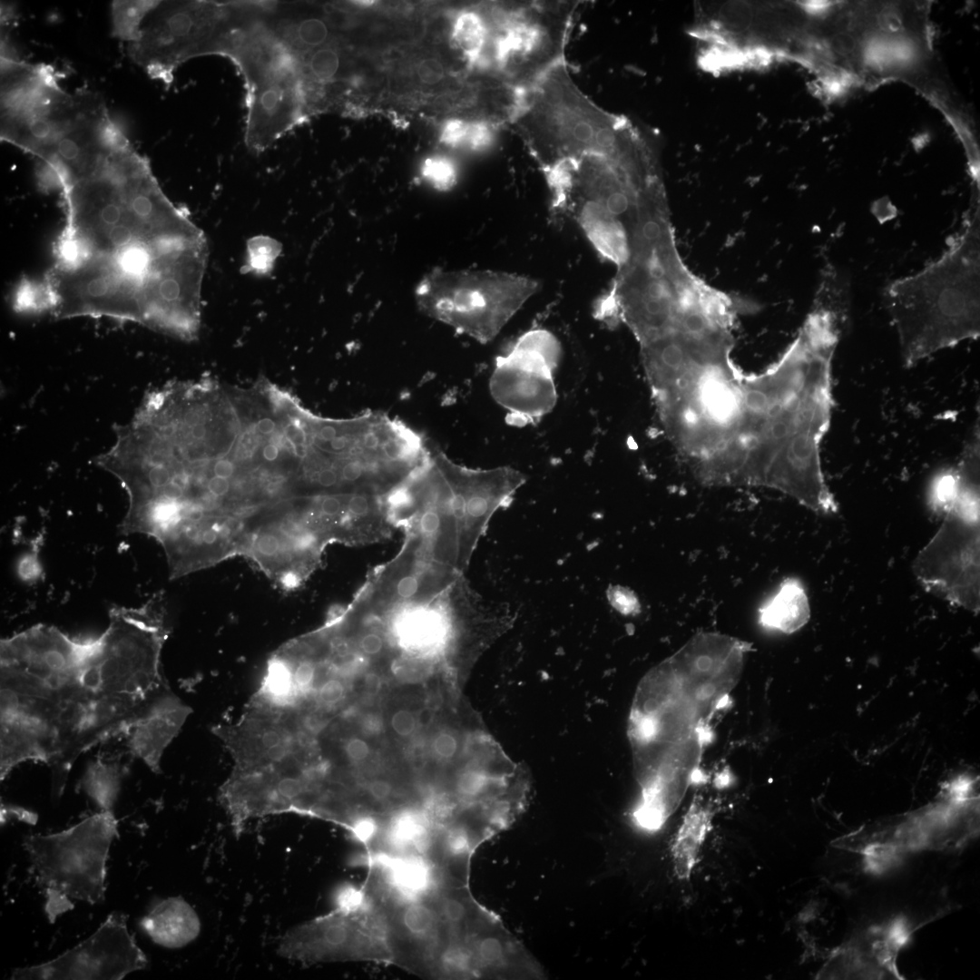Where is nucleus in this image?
Masks as SVG:
<instances>
[{"instance_id": "1", "label": "nucleus", "mask_w": 980, "mask_h": 980, "mask_svg": "<svg viewBox=\"0 0 980 980\" xmlns=\"http://www.w3.org/2000/svg\"><path fill=\"white\" fill-rule=\"evenodd\" d=\"M61 191L66 223L49 275L89 310L109 314L143 302L173 259L201 242L132 146Z\"/></svg>"}, {"instance_id": "2", "label": "nucleus", "mask_w": 980, "mask_h": 980, "mask_svg": "<svg viewBox=\"0 0 980 980\" xmlns=\"http://www.w3.org/2000/svg\"><path fill=\"white\" fill-rule=\"evenodd\" d=\"M848 290L822 280L796 338L780 358L745 376L737 440V484L779 491L822 514L838 511L823 475L820 444L831 420L832 360Z\"/></svg>"}, {"instance_id": "3", "label": "nucleus", "mask_w": 980, "mask_h": 980, "mask_svg": "<svg viewBox=\"0 0 980 980\" xmlns=\"http://www.w3.org/2000/svg\"><path fill=\"white\" fill-rule=\"evenodd\" d=\"M750 650L738 638L698 632L642 679L628 724L640 788L632 820L639 829L660 830L701 779L710 723L727 706Z\"/></svg>"}, {"instance_id": "4", "label": "nucleus", "mask_w": 980, "mask_h": 980, "mask_svg": "<svg viewBox=\"0 0 980 980\" xmlns=\"http://www.w3.org/2000/svg\"><path fill=\"white\" fill-rule=\"evenodd\" d=\"M362 890L381 920L390 964L426 979H543V967L480 904L470 886L416 889L369 877Z\"/></svg>"}, {"instance_id": "5", "label": "nucleus", "mask_w": 980, "mask_h": 980, "mask_svg": "<svg viewBox=\"0 0 980 980\" xmlns=\"http://www.w3.org/2000/svg\"><path fill=\"white\" fill-rule=\"evenodd\" d=\"M90 642L58 636L1 665V723L26 758L49 765L64 788L74 761L133 721L81 677Z\"/></svg>"}, {"instance_id": "6", "label": "nucleus", "mask_w": 980, "mask_h": 980, "mask_svg": "<svg viewBox=\"0 0 980 980\" xmlns=\"http://www.w3.org/2000/svg\"><path fill=\"white\" fill-rule=\"evenodd\" d=\"M525 482L511 466L470 468L428 444L424 463L387 503L419 558L465 573L492 517Z\"/></svg>"}, {"instance_id": "7", "label": "nucleus", "mask_w": 980, "mask_h": 980, "mask_svg": "<svg viewBox=\"0 0 980 980\" xmlns=\"http://www.w3.org/2000/svg\"><path fill=\"white\" fill-rule=\"evenodd\" d=\"M884 301L906 368L980 334V220L974 207L944 251L889 283Z\"/></svg>"}, {"instance_id": "8", "label": "nucleus", "mask_w": 980, "mask_h": 980, "mask_svg": "<svg viewBox=\"0 0 980 980\" xmlns=\"http://www.w3.org/2000/svg\"><path fill=\"white\" fill-rule=\"evenodd\" d=\"M510 123L543 172L583 154L623 160L652 151L628 120L579 88L565 60L521 92Z\"/></svg>"}, {"instance_id": "9", "label": "nucleus", "mask_w": 980, "mask_h": 980, "mask_svg": "<svg viewBox=\"0 0 980 980\" xmlns=\"http://www.w3.org/2000/svg\"><path fill=\"white\" fill-rule=\"evenodd\" d=\"M251 2L219 55L230 59L245 87L246 146L261 152L312 116L298 58L273 33Z\"/></svg>"}, {"instance_id": "10", "label": "nucleus", "mask_w": 980, "mask_h": 980, "mask_svg": "<svg viewBox=\"0 0 980 980\" xmlns=\"http://www.w3.org/2000/svg\"><path fill=\"white\" fill-rule=\"evenodd\" d=\"M245 9L243 1H114L113 34L150 77L170 84L182 63L218 55Z\"/></svg>"}, {"instance_id": "11", "label": "nucleus", "mask_w": 980, "mask_h": 980, "mask_svg": "<svg viewBox=\"0 0 980 980\" xmlns=\"http://www.w3.org/2000/svg\"><path fill=\"white\" fill-rule=\"evenodd\" d=\"M580 1H525L480 5L487 27L479 73L519 90L558 63Z\"/></svg>"}, {"instance_id": "12", "label": "nucleus", "mask_w": 980, "mask_h": 980, "mask_svg": "<svg viewBox=\"0 0 980 980\" xmlns=\"http://www.w3.org/2000/svg\"><path fill=\"white\" fill-rule=\"evenodd\" d=\"M118 837L113 811L100 810L63 831L24 838L50 923L72 910L73 900L91 905L103 902L109 849Z\"/></svg>"}, {"instance_id": "13", "label": "nucleus", "mask_w": 980, "mask_h": 980, "mask_svg": "<svg viewBox=\"0 0 980 980\" xmlns=\"http://www.w3.org/2000/svg\"><path fill=\"white\" fill-rule=\"evenodd\" d=\"M536 279L494 270H433L415 289L426 316L485 344L538 289Z\"/></svg>"}, {"instance_id": "14", "label": "nucleus", "mask_w": 980, "mask_h": 980, "mask_svg": "<svg viewBox=\"0 0 980 980\" xmlns=\"http://www.w3.org/2000/svg\"><path fill=\"white\" fill-rule=\"evenodd\" d=\"M280 956L303 965L336 962L390 964L384 928L358 887L348 888L328 913L290 928L281 938Z\"/></svg>"}, {"instance_id": "15", "label": "nucleus", "mask_w": 980, "mask_h": 980, "mask_svg": "<svg viewBox=\"0 0 980 980\" xmlns=\"http://www.w3.org/2000/svg\"><path fill=\"white\" fill-rule=\"evenodd\" d=\"M944 514L939 529L916 556L913 573L926 590L952 604L978 612L979 503L955 501Z\"/></svg>"}, {"instance_id": "16", "label": "nucleus", "mask_w": 980, "mask_h": 980, "mask_svg": "<svg viewBox=\"0 0 980 980\" xmlns=\"http://www.w3.org/2000/svg\"><path fill=\"white\" fill-rule=\"evenodd\" d=\"M561 358L557 338L544 328L530 329L495 359L489 388L514 426L536 423L557 401L554 372Z\"/></svg>"}, {"instance_id": "17", "label": "nucleus", "mask_w": 980, "mask_h": 980, "mask_svg": "<svg viewBox=\"0 0 980 980\" xmlns=\"http://www.w3.org/2000/svg\"><path fill=\"white\" fill-rule=\"evenodd\" d=\"M148 965L128 931L126 916L111 913L90 937L46 963L12 973V979H122Z\"/></svg>"}, {"instance_id": "18", "label": "nucleus", "mask_w": 980, "mask_h": 980, "mask_svg": "<svg viewBox=\"0 0 980 980\" xmlns=\"http://www.w3.org/2000/svg\"><path fill=\"white\" fill-rule=\"evenodd\" d=\"M909 931L903 919L887 926L874 927L840 947L824 966L820 975L881 978L899 976L896 959Z\"/></svg>"}, {"instance_id": "19", "label": "nucleus", "mask_w": 980, "mask_h": 980, "mask_svg": "<svg viewBox=\"0 0 980 980\" xmlns=\"http://www.w3.org/2000/svg\"><path fill=\"white\" fill-rule=\"evenodd\" d=\"M191 707L170 691L163 694L127 732V746L155 773L161 772L164 750L191 713Z\"/></svg>"}, {"instance_id": "20", "label": "nucleus", "mask_w": 980, "mask_h": 980, "mask_svg": "<svg viewBox=\"0 0 980 980\" xmlns=\"http://www.w3.org/2000/svg\"><path fill=\"white\" fill-rule=\"evenodd\" d=\"M139 926L154 943L166 948L183 947L201 932L199 916L181 897L157 901Z\"/></svg>"}, {"instance_id": "21", "label": "nucleus", "mask_w": 980, "mask_h": 980, "mask_svg": "<svg viewBox=\"0 0 980 980\" xmlns=\"http://www.w3.org/2000/svg\"><path fill=\"white\" fill-rule=\"evenodd\" d=\"M809 619L808 597L796 577L784 579L758 610V621L763 628L786 634L799 631Z\"/></svg>"}, {"instance_id": "22", "label": "nucleus", "mask_w": 980, "mask_h": 980, "mask_svg": "<svg viewBox=\"0 0 980 980\" xmlns=\"http://www.w3.org/2000/svg\"><path fill=\"white\" fill-rule=\"evenodd\" d=\"M713 809L695 798L683 817L671 846L673 868L681 880L690 878L701 848L712 828Z\"/></svg>"}, {"instance_id": "23", "label": "nucleus", "mask_w": 980, "mask_h": 980, "mask_svg": "<svg viewBox=\"0 0 980 980\" xmlns=\"http://www.w3.org/2000/svg\"><path fill=\"white\" fill-rule=\"evenodd\" d=\"M487 35L480 5L456 11L452 19L451 39L469 73L479 74Z\"/></svg>"}, {"instance_id": "24", "label": "nucleus", "mask_w": 980, "mask_h": 980, "mask_svg": "<svg viewBox=\"0 0 980 980\" xmlns=\"http://www.w3.org/2000/svg\"><path fill=\"white\" fill-rule=\"evenodd\" d=\"M123 773L120 764L97 759L88 766L81 787L100 810L113 811Z\"/></svg>"}, {"instance_id": "25", "label": "nucleus", "mask_w": 980, "mask_h": 980, "mask_svg": "<svg viewBox=\"0 0 980 980\" xmlns=\"http://www.w3.org/2000/svg\"><path fill=\"white\" fill-rule=\"evenodd\" d=\"M420 174L436 190L447 191L456 183L457 167L452 159L436 154L423 161Z\"/></svg>"}, {"instance_id": "26", "label": "nucleus", "mask_w": 980, "mask_h": 980, "mask_svg": "<svg viewBox=\"0 0 980 980\" xmlns=\"http://www.w3.org/2000/svg\"><path fill=\"white\" fill-rule=\"evenodd\" d=\"M471 122L464 118L446 120L441 126L439 142L451 148L465 147Z\"/></svg>"}, {"instance_id": "27", "label": "nucleus", "mask_w": 980, "mask_h": 980, "mask_svg": "<svg viewBox=\"0 0 980 980\" xmlns=\"http://www.w3.org/2000/svg\"><path fill=\"white\" fill-rule=\"evenodd\" d=\"M269 239L252 240L250 245V265L260 272H266L271 268L272 261L278 253L275 251L276 245Z\"/></svg>"}, {"instance_id": "28", "label": "nucleus", "mask_w": 980, "mask_h": 980, "mask_svg": "<svg viewBox=\"0 0 980 980\" xmlns=\"http://www.w3.org/2000/svg\"><path fill=\"white\" fill-rule=\"evenodd\" d=\"M607 598L610 604L622 614L633 615L641 610L638 597L627 587L621 585L609 587Z\"/></svg>"}, {"instance_id": "29", "label": "nucleus", "mask_w": 980, "mask_h": 980, "mask_svg": "<svg viewBox=\"0 0 980 980\" xmlns=\"http://www.w3.org/2000/svg\"><path fill=\"white\" fill-rule=\"evenodd\" d=\"M416 74L422 83L433 85L438 83L445 76V69L442 63L436 58H425L416 65Z\"/></svg>"}, {"instance_id": "30", "label": "nucleus", "mask_w": 980, "mask_h": 980, "mask_svg": "<svg viewBox=\"0 0 980 980\" xmlns=\"http://www.w3.org/2000/svg\"><path fill=\"white\" fill-rule=\"evenodd\" d=\"M280 538L270 531H261L253 540V550L261 558L273 559L281 552Z\"/></svg>"}, {"instance_id": "31", "label": "nucleus", "mask_w": 980, "mask_h": 980, "mask_svg": "<svg viewBox=\"0 0 980 980\" xmlns=\"http://www.w3.org/2000/svg\"><path fill=\"white\" fill-rule=\"evenodd\" d=\"M9 817H15L20 820L25 821L30 824H34L37 820V816L33 812L24 810L20 808L2 806L1 809V822L2 824L6 821Z\"/></svg>"}, {"instance_id": "32", "label": "nucleus", "mask_w": 980, "mask_h": 980, "mask_svg": "<svg viewBox=\"0 0 980 980\" xmlns=\"http://www.w3.org/2000/svg\"><path fill=\"white\" fill-rule=\"evenodd\" d=\"M206 489L211 495L221 497L228 493L230 483L226 478L213 475L208 479Z\"/></svg>"}, {"instance_id": "33", "label": "nucleus", "mask_w": 980, "mask_h": 980, "mask_svg": "<svg viewBox=\"0 0 980 980\" xmlns=\"http://www.w3.org/2000/svg\"><path fill=\"white\" fill-rule=\"evenodd\" d=\"M234 471V465L228 459H219L212 466L214 475L226 479L231 477Z\"/></svg>"}, {"instance_id": "34", "label": "nucleus", "mask_w": 980, "mask_h": 980, "mask_svg": "<svg viewBox=\"0 0 980 980\" xmlns=\"http://www.w3.org/2000/svg\"><path fill=\"white\" fill-rule=\"evenodd\" d=\"M276 428L275 422L270 417H264L257 423V429L262 435H270Z\"/></svg>"}, {"instance_id": "35", "label": "nucleus", "mask_w": 980, "mask_h": 980, "mask_svg": "<svg viewBox=\"0 0 980 980\" xmlns=\"http://www.w3.org/2000/svg\"><path fill=\"white\" fill-rule=\"evenodd\" d=\"M279 447L275 444H268L262 450L263 457L270 462L276 460L279 456Z\"/></svg>"}, {"instance_id": "36", "label": "nucleus", "mask_w": 980, "mask_h": 980, "mask_svg": "<svg viewBox=\"0 0 980 980\" xmlns=\"http://www.w3.org/2000/svg\"><path fill=\"white\" fill-rule=\"evenodd\" d=\"M294 453L299 458H304L308 455V446L305 444H295Z\"/></svg>"}]
</instances>
